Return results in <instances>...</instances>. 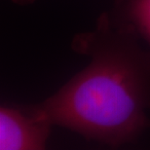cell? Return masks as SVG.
<instances>
[{"label": "cell", "instance_id": "cell-4", "mask_svg": "<svg viewBox=\"0 0 150 150\" xmlns=\"http://www.w3.org/2000/svg\"><path fill=\"white\" fill-rule=\"evenodd\" d=\"M10 1L19 6H29L35 3L37 0H10Z\"/></svg>", "mask_w": 150, "mask_h": 150}, {"label": "cell", "instance_id": "cell-2", "mask_svg": "<svg viewBox=\"0 0 150 150\" xmlns=\"http://www.w3.org/2000/svg\"><path fill=\"white\" fill-rule=\"evenodd\" d=\"M53 125L30 105H1L0 150H43Z\"/></svg>", "mask_w": 150, "mask_h": 150}, {"label": "cell", "instance_id": "cell-3", "mask_svg": "<svg viewBox=\"0 0 150 150\" xmlns=\"http://www.w3.org/2000/svg\"><path fill=\"white\" fill-rule=\"evenodd\" d=\"M108 13L114 23L134 35L150 56V0H113Z\"/></svg>", "mask_w": 150, "mask_h": 150}, {"label": "cell", "instance_id": "cell-1", "mask_svg": "<svg viewBox=\"0 0 150 150\" xmlns=\"http://www.w3.org/2000/svg\"><path fill=\"white\" fill-rule=\"evenodd\" d=\"M70 47L89 64L35 108L53 126L110 147L136 139L150 127L149 54L108 12L93 30L75 34Z\"/></svg>", "mask_w": 150, "mask_h": 150}]
</instances>
